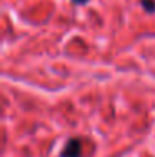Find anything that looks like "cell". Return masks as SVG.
<instances>
[{
    "label": "cell",
    "instance_id": "1",
    "mask_svg": "<svg viewBox=\"0 0 155 157\" xmlns=\"http://www.w3.org/2000/svg\"><path fill=\"white\" fill-rule=\"evenodd\" d=\"M80 154H82V142L79 139H70L65 144L60 157H80Z\"/></svg>",
    "mask_w": 155,
    "mask_h": 157
},
{
    "label": "cell",
    "instance_id": "2",
    "mask_svg": "<svg viewBox=\"0 0 155 157\" xmlns=\"http://www.w3.org/2000/svg\"><path fill=\"white\" fill-rule=\"evenodd\" d=\"M142 7L147 12H155V2L153 0H142Z\"/></svg>",
    "mask_w": 155,
    "mask_h": 157
},
{
    "label": "cell",
    "instance_id": "3",
    "mask_svg": "<svg viewBox=\"0 0 155 157\" xmlns=\"http://www.w3.org/2000/svg\"><path fill=\"white\" fill-rule=\"evenodd\" d=\"M73 2H75V3H80V5H83V3H87L88 0H73Z\"/></svg>",
    "mask_w": 155,
    "mask_h": 157
}]
</instances>
